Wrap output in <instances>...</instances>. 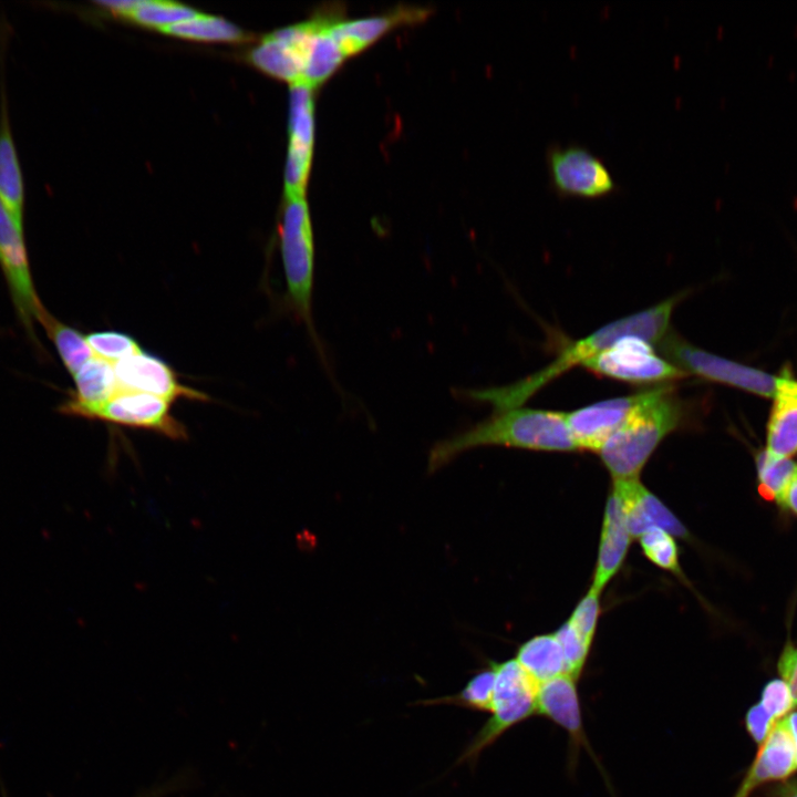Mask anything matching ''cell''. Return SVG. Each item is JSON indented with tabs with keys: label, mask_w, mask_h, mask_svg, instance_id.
<instances>
[{
	"label": "cell",
	"mask_w": 797,
	"mask_h": 797,
	"mask_svg": "<svg viewBox=\"0 0 797 797\" xmlns=\"http://www.w3.org/2000/svg\"><path fill=\"white\" fill-rule=\"evenodd\" d=\"M684 296L685 292H679L650 308L604 324L567 344L553 361L522 380L497 387L460 390L459 396L489 404L493 412L521 406L529 397L571 368L582 365L584 361L624 337L635 335L652 344L660 343L670 332L673 311Z\"/></svg>",
	"instance_id": "1"
},
{
	"label": "cell",
	"mask_w": 797,
	"mask_h": 797,
	"mask_svg": "<svg viewBox=\"0 0 797 797\" xmlns=\"http://www.w3.org/2000/svg\"><path fill=\"white\" fill-rule=\"evenodd\" d=\"M483 446L538 452L579 451L566 413L518 406L493 412L488 418L435 443L428 453L427 472L435 473L460 454Z\"/></svg>",
	"instance_id": "2"
},
{
	"label": "cell",
	"mask_w": 797,
	"mask_h": 797,
	"mask_svg": "<svg viewBox=\"0 0 797 797\" xmlns=\"http://www.w3.org/2000/svg\"><path fill=\"white\" fill-rule=\"evenodd\" d=\"M686 415L687 407L672 384L648 390L640 405L598 451L613 480L639 478L653 452L682 427Z\"/></svg>",
	"instance_id": "3"
},
{
	"label": "cell",
	"mask_w": 797,
	"mask_h": 797,
	"mask_svg": "<svg viewBox=\"0 0 797 797\" xmlns=\"http://www.w3.org/2000/svg\"><path fill=\"white\" fill-rule=\"evenodd\" d=\"M286 199L279 235L287 302L294 318L307 328L325 362L312 317L315 247L309 207L304 197Z\"/></svg>",
	"instance_id": "4"
},
{
	"label": "cell",
	"mask_w": 797,
	"mask_h": 797,
	"mask_svg": "<svg viewBox=\"0 0 797 797\" xmlns=\"http://www.w3.org/2000/svg\"><path fill=\"white\" fill-rule=\"evenodd\" d=\"M493 666L496 677L490 717L472 738L458 763H475L482 752L509 728L536 714L538 683L515 659L493 663Z\"/></svg>",
	"instance_id": "5"
},
{
	"label": "cell",
	"mask_w": 797,
	"mask_h": 797,
	"mask_svg": "<svg viewBox=\"0 0 797 797\" xmlns=\"http://www.w3.org/2000/svg\"><path fill=\"white\" fill-rule=\"evenodd\" d=\"M582 366L593 374L631 384L663 385L689 376L658 354L651 342L635 335L620 339Z\"/></svg>",
	"instance_id": "6"
},
{
	"label": "cell",
	"mask_w": 797,
	"mask_h": 797,
	"mask_svg": "<svg viewBox=\"0 0 797 797\" xmlns=\"http://www.w3.org/2000/svg\"><path fill=\"white\" fill-rule=\"evenodd\" d=\"M663 356L687 375L735 386L773 397L777 377L764 371L731 361L700 349L680 335L669 332L660 342Z\"/></svg>",
	"instance_id": "7"
},
{
	"label": "cell",
	"mask_w": 797,
	"mask_h": 797,
	"mask_svg": "<svg viewBox=\"0 0 797 797\" xmlns=\"http://www.w3.org/2000/svg\"><path fill=\"white\" fill-rule=\"evenodd\" d=\"M551 189L561 197L598 199L619 186L604 162L579 144H551L546 152Z\"/></svg>",
	"instance_id": "8"
},
{
	"label": "cell",
	"mask_w": 797,
	"mask_h": 797,
	"mask_svg": "<svg viewBox=\"0 0 797 797\" xmlns=\"http://www.w3.org/2000/svg\"><path fill=\"white\" fill-rule=\"evenodd\" d=\"M0 267L7 280L18 319L37 350L43 352L35 333L46 309L35 291L25 245L24 230L20 229L0 203Z\"/></svg>",
	"instance_id": "9"
},
{
	"label": "cell",
	"mask_w": 797,
	"mask_h": 797,
	"mask_svg": "<svg viewBox=\"0 0 797 797\" xmlns=\"http://www.w3.org/2000/svg\"><path fill=\"white\" fill-rule=\"evenodd\" d=\"M317 12L307 21L284 27L267 34L250 52V60L266 73L302 84L314 33L319 27Z\"/></svg>",
	"instance_id": "10"
},
{
	"label": "cell",
	"mask_w": 797,
	"mask_h": 797,
	"mask_svg": "<svg viewBox=\"0 0 797 797\" xmlns=\"http://www.w3.org/2000/svg\"><path fill=\"white\" fill-rule=\"evenodd\" d=\"M170 404L151 394L118 391L99 410L93 420L185 441L188 437L187 427L173 416Z\"/></svg>",
	"instance_id": "11"
},
{
	"label": "cell",
	"mask_w": 797,
	"mask_h": 797,
	"mask_svg": "<svg viewBox=\"0 0 797 797\" xmlns=\"http://www.w3.org/2000/svg\"><path fill=\"white\" fill-rule=\"evenodd\" d=\"M312 87L291 85L289 147L284 169L286 198L304 197L314 141V99Z\"/></svg>",
	"instance_id": "12"
},
{
	"label": "cell",
	"mask_w": 797,
	"mask_h": 797,
	"mask_svg": "<svg viewBox=\"0 0 797 797\" xmlns=\"http://www.w3.org/2000/svg\"><path fill=\"white\" fill-rule=\"evenodd\" d=\"M120 391L151 394L170 403L177 400L206 402L209 397L183 384L162 358L144 350L114 364Z\"/></svg>",
	"instance_id": "13"
},
{
	"label": "cell",
	"mask_w": 797,
	"mask_h": 797,
	"mask_svg": "<svg viewBox=\"0 0 797 797\" xmlns=\"http://www.w3.org/2000/svg\"><path fill=\"white\" fill-rule=\"evenodd\" d=\"M6 29L0 25V203L13 222L24 230L25 183L11 127L4 81Z\"/></svg>",
	"instance_id": "14"
},
{
	"label": "cell",
	"mask_w": 797,
	"mask_h": 797,
	"mask_svg": "<svg viewBox=\"0 0 797 797\" xmlns=\"http://www.w3.org/2000/svg\"><path fill=\"white\" fill-rule=\"evenodd\" d=\"M646 391L607 398L566 413L567 424L579 451L596 452L625 422L644 400Z\"/></svg>",
	"instance_id": "15"
},
{
	"label": "cell",
	"mask_w": 797,
	"mask_h": 797,
	"mask_svg": "<svg viewBox=\"0 0 797 797\" xmlns=\"http://www.w3.org/2000/svg\"><path fill=\"white\" fill-rule=\"evenodd\" d=\"M536 714L545 716L568 734L569 763L576 760L581 747L589 754V745L581 715L577 680L565 674L538 685Z\"/></svg>",
	"instance_id": "16"
},
{
	"label": "cell",
	"mask_w": 797,
	"mask_h": 797,
	"mask_svg": "<svg viewBox=\"0 0 797 797\" xmlns=\"http://www.w3.org/2000/svg\"><path fill=\"white\" fill-rule=\"evenodd\" d=\"M612 491L620 499L632 538H639L651 527H659L674 537L686 538L689 532L676 516L639 478L613 480Z\"/></svg>",
	"instance_id": "17"
},
{
	"label": "cell",
	"mask_w": 797,
	"mask_h": 797,
	"mask_svg": "<svg viewBox=\"0 0 797 797\" xmlns=\"http://www.w3.org/2000/svg\"><path fill=\"white\" fill-rule=\"evenodd\" d=\"M72 376L74 389L58 406L63 415L93 420L99 410L120 391L114 364L95 355Z\"/></svg>",
	"instance_id": "18"
},
{
	"label": "cell",
	"mask_w": 797,
	"mask_h": 797,
	"mask_svg": "<svg viewBox=\"0 0 797 797\" xmlns=\"http://www.w3.org/2000/svg\"><path fill=\"white\" fill-rule=\"evenodd\" d=\"M429 10L420 7H398L382 14L346 19L341 17L332 25V33L345 58L360 53L392 29L420 22Z\"/></svg>",
	"instance_id": "19"
},
{
	"label": "cell",
	"mask_w": 797,
	"mask_h": 797,
	"mask_svg": "<svg viewBox=\"0 0 797 797\" xmlns=\"http://www.w3.org/2000/svg\"><path fill=\"white\" fill-rule=\"evenodd\" d=\"M797 770L796 749L786 716L774 725L734 797H749L769 780L785 779Z\"/></svg>",
	"instance_id": "20"
},
{
	"label": "cell",
	"mask_w": 797,
	"mask_h": 797,
	"mask_svg": "<svg viewBox=\"0 0 797 797\" xmlns=\"http://www.w3.org/2000/svg\"><path fill=\"white\" fill-rule=\"evenodd\" d=\"M631 539L620 499L612 491L605 503L592 589L601 593L617 575L627 557Z\"/></svg>",
	"instance_id": "21"
},
{
	"label": "cell",
	"mask_w": 797,
	"mask_h": 797,
	"mask_svg": "<svg viewBox=\"0 0 797 797\" xmlns=\"http://www.w3.org/2000/svg\"><path fill=\"white\" fill-rule=\"evenodd\" d=\"M773 397L766 451L788 458L797 452V381L788 374L777 377Z\"/></svg>",
	"instance_id": "22"
},
{
	"label": "cell",
	"mask_w": 797,
	"mask_h": 797,
	"mask_svg": "<svg viewBox=\"0 0 797 797\" xmlns=\"http://www.w3.org/2000/svg\"><path fill=\"white\" fill-rule=\"evenodd\" d=\"M515 660L538 685L567 674L562 649L555 633L527 640L518 648Z\"/></svg>",
	"instance_id": "23"
},
{
	"label": "cell",
	"mask_w": 797,
	"mask_h": 797,
	"mask_svg": "<svg viewBox=\"0 0 797 797\" xmlns=\"http://www.w3.org/2000/svg\"><path fill=\"white\" fill-rule=\"evenodd\" d=\"M99 4L116 14L161 30L198 13L185 4L164 0H115L101 1Z\"/></svg>",
	"instance_id": "24"
},
{
	"label": "cell",
	"mask_w": 797,
	"mask_h": 797,
	"mask_svg": "<svg viewBox=\"0 0 797 797\" xmlns=\"http://www.w3.org/2000/svg\"><path fill=\"white\" fill-rule=\"evenodd\" d=\"M39 323L44 327L64 368L71 375H74L84 363L94 356L85 335L54 318L49 311L43 314Z\"/></svg>",
	"instance_id": "25"
},
{
	"label": "cell",
	"mask_w": 797,
	"mask_h": 797,
	"mask_svg": "<svg viewBox=\"0 0 797 797\" xmlns=\"http://www.w3.org/2000/svg\"><path fill=\"white\" fill-rule=\"evenodd\" d=\"M162 31L178 37L206 41H238L245 37L244 32L231 22L199 12Z\"/></svg>",
	"instance_id": "26"
},
{
	"label": "cell",
	"mask_w": 797,
	"mask_h": 797,
	"mask_svg": "<svg viewBox=\"0 0 797 797\" xmlns=\"http://www.w3.org/2000/svg\"><path fill=\"white\" fill-rule=\"evenodd\" d=\"M495 677L496 674L491 664L488 669L474 674L458 693L423 701L422 704H451L479 712H490Z\"/></svg>",
	"instance_id": "27"
},
{
	"label": "cell",
	"mask_w": 797,
	"mask_h": 797,
	"mask_svg": "<svg viewBox=\"0 0 797 797\" xmlns=\"http://www.w3.org/2000/svg\"><path fill=\"white\" fill-rule=\"evenodd\" d=\"M759 493L769 500L779 501L790 483L797 464L789 458L777 457L762 451L756 457Z\"/></svg>",
	"instance_id": "28"
},
{
	"label": "cell",
	"mask_w": 797,
	"mask_h": 797,
	"mask_svg": "<svg viewBox=\"0 0 797 797\" xmlns=\"http://www.w3.org/2000/svg\"><path fill=\"white\" fill-rule=\"evenodd\" d=\"M639 541L644 556L655 566L681 575L679 546L673 535L659 527H651L639 537Z\"/></svg>",
	"instance_id": "29"
},
{
	"label": "cell",
	"mask_w": 797,
	"mask_h": 797,
	"mask_svg": "<svg viewBox=\"0 0 797 797\" xmlns=\"http://www.w3.org/2000/svg\"><path fill=\"white\" fill-rule=\"evenodd\" d=\"M85 338L94 355L112 364L143 350L132 335L121 331H95Z\"/></svg>",
	"instance_id": "30"
},
{
	"label": "cell",
	"mask_w": 797,
	"mask_h": 797,
	"mask_svg": "<svg viewBox=\"0 0 797 797\" xmlns=\"http://www.w3.org/2000/svg\"><path fill=\"white\" fill-rule=\"evenodd\" d=\"M553 633L562 649L567 675L578 680L586 665L592 643L586 640L568 621Z\"/></svg>",
	"instance_id": "31"
},
{
	"label": "cell",
	"mask_w": 797,
	"mask_h": 797,
	"mask_svg": "<svg viewBox=\"0 0 797 797\" xmlns=\"http://www.w3.org/2000/svg\"><path fill=\"white\" fill-rule=\"evenodd\" d=\"M601 593L590 587L567 620L586 640L592 643L600 615Z\"/></svg>",
	"instance_id": "32"
},
{
	"label": "cell",
	"mask_w": 797,
	"mask_h": 797,
	"mask_svg": "<svg viewBox=\"0 0 797 797\" xmlns=\"http://www.w3.org/2000/svg\"><path fill=\"white\" fill-rule=\"evenodd\" d=\"M759 703L775 721L785 717L793 710L791 695L787 683L784 680H773L767 683Z\"/></svg>",
	"instance_id": "33"
},
{
	"label": "cell",
	"mask_w": 797,
	"mask_h": 797,
	"mask_svg": "<svg viewBox=\"0 0 797 797\" xmlns=\"http://www.w3.org/2000/svg\"><path fill=\"white\" fill-rule=\"evenodd\" d=\"M776 722L760 703L752 706L745 718L746 728L759 746L764 743Z\"/></svg>",
	"instance_id": "34"
},
{
	"label": "cell",
	"mask_w": 797,
	"mask_h": 797,
	"mask_svg": "<svg viewBox=\"0 0 797 797\" xmlns=\"http://www.w3.org/2000/svg\"><path fill=\"white\" fill-rule=\"evenodd\" d=\"M778 670L790 691L793 708L797 707V649L788 644L778 663Z\"/></svg>",
	"instance_id": "35"
},
{
	"label": "cell",
	"mask_w": 797,
	"mask_h": 797,
	"mask_svg": "<svg viewBox=\"0 0 797 797\" xmlns=\"http://www.w3.org/2000/svg\"><path fill=\"white\" fill-rule=\"evenodd\" d=\"M778 503L797 515V469Z\"/></svg>",
	"instance_id": "36"
},
{
	"label": "cell",
	"mask_w": 797,
	"mask_h": 797,
	"mask_svg": "<svg viewBox=\"0 0 797 797\" xmlns=\"http://www.w3.org/2000/svg\"><path fill=\"white\" fill-rule=\"evenodd\" d=\"M179 783L180 779H173L151 789L144 790L135 797H164L176 791L179 787Z\"/></svg>",
	"instance_id": "37"
},
{
	"label": "cell",
	"mask_w": 797,
	"mask_h": 797,
	"mask_svg": "<svg viewBox=\"0 0 797 797\" xmlns=\"http://www.w3.org/2000/svg\"><path fill=\"white\" fill-rule=\"evenodd\" d=\"M774 797H797V780L791 779L779 785Z\"/></svg>",
	"instance_id": "38"
},
{
	"label": "cell",
	"mask_w": 797,
	"mask_h": 797,
	"mask_svg": "<svg viewBox=\"0 0 797 797\" xmlns=\"http://www.w3.org/2000/svg\"><path fill=\"white\" fill-rule=\"evenodd\" d=\"M786 721L791 733L795 749H796V766H797V711L786 716Z\"/></svg>",
	"instance_id": "39"
}]
</instances>
